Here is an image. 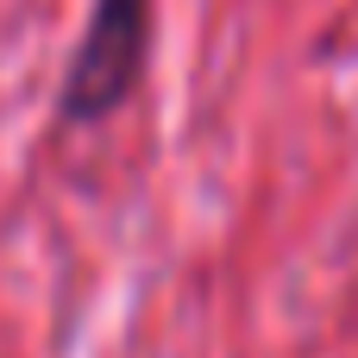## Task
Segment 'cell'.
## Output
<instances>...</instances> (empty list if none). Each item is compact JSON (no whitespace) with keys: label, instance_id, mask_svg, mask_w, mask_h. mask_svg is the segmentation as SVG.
<instances>
[{"label":"cell","instance_id":"1","mask_svg":"<svg viewBox=\"0 0 358 358\" xmlns=\"http://www.w3.org/2000/svg\"><path fill=\"white\" fill-rule=\"evenodd\" d=\"M157 0H88V25L76 38V57L57 88V126H101L113 120L151 63V31H157Z\"/></svg>","mask_w":358,"mask_h":358}]
</instances>
